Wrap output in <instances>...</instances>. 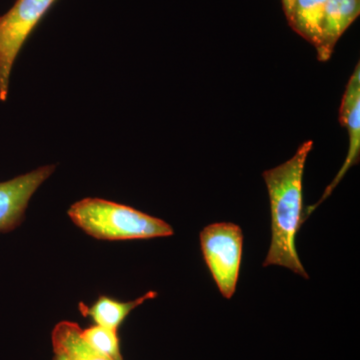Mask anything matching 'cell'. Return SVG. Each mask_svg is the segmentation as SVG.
I'll list each match as a JSON object with an SVG mask.
<instances>
[{
	"mask_svg": "<svg viewBox=\"0 0 360 360\" xmlns=\"http://www.w3.org/2000/svg\"><path fill=\"white\" fill-rule=\"evenodd\" d=\"M201 250L221 295L231 298L238 285L243 234L233 224H214L200 233Z\"/></svg>",
	"mask_w": 360,
	"mask_h": 360,
	"instance_id": "3957f363",
	"label": "cell"
},
{
	"mask_svg": "<svg viewBox=\"0 0 360 360\" xmlns=\"http://www.w3.org/2000/svg\"><path fill=\"white\" fill-rule=\"evenodd\" d=\"M56 0H16L0 18V101H6L15 59Z\"/></svg>",
	"mask_w": 360,
	"mask_h": 360,
	"instance_id": "277c9868",
	"label": "cell"
},
{
	"mask_svg": "<svg viewBox=\"0 0 360 360\" xmlns=\"http://www.w3.org/2000/svg\"><path fill=\"white\" fill-rule=\"evenodd\" d=\"M73 224L101 240L167 238L174 229L167 222L130 206L101 198H84L68 210Z\"/></svg>",
	"mask_w": 360,
	"mask_h": 360,
	"instance_id": "7a4b0ae2",
	"label": "cell"
},
{
	"mask_svg": "<svg viewBox=\"0 0 360 360\" xmlns=\"http://www.w3.org/2000/svg\"><path fill=\"white\" fill-rule=\"evenodd\" d=\"M340 122L343 127L347 129L348 137H349V148L347 158L340 172L333 180L330 186L326 189L321 200L316 205L310 206L307 210V215L310 214L322 201L326 200L333 189L338 186L340 180L343 179L345 174L352 165H356L359 160L360 153V65L359 63L355 66L354 73L349 78L347 85L342 101L340 108Z\"/></svg>",
	"mask_w": 360,
	"mask_h": 360,
	"instance_id": "8992f818",
	"label": "cell"
},
{
	"mask_svg": "<svg viewBox=\"0 0 360 360\" xmlns=\"http://www.w3.org/2000/svg\"><path fill=\"white\" fill-rule=\"evenodd\" d=\"M156 295L158 293L155 291H149L141 297L129 302H120L117 300H111L108 296H101L92 307H89L84 303H80L79 309L84 316L91 317L96 326L117 331L120 324L132 310L146 300L156 297Z\"/></svg>",
	"mask_w": 360,
	"mask_h": 360,
	"instance_id": "9c48e42d",
	"label": "cell"
},
{
	"mask_svg": "<svg viewBox=\"0 0 360 360\" xmlns=\"http://www.w3.org/2000/svg\"><path fill=\"white\" fill-rule=\"evenodd\" d=\"M53 360H112L90 347L75 322L61 321L52 331Z\"/></svg>",
	"mask_w": 360,
	"mask_h": 360,
	"instance_id": "ba28073f",
	"label": "cell"
},
{
	"mask_svg": "<svg viewBox=\"0 0 360 360\" xmlns=\"http://www.w3.org/2000/svg\"><path fill=\"white\" fill-rule=\"evenodd\" d=\"M328 0H295L288 25L297 34L317 46L321 37V23Z\"/></svg>",
	"mask_w": 360,
	"mask_h": 360,
	"instance_id": "30bf717a",
	"label": "cell"
},
{
	"mask_svg": "<svg viewBox=\"0 0 360 360\" xmlns=\"http://www.w3.org/2000/svg\"><path fill=\"white\" fill-rule=\"evenodd\" d=\"M283 2V8L284 15H285L286 20H288V16H290L291 8H292L293 2L295 0H281Z\"/></svg>",
	"mask_w": 360,
	"mask_h": 360,
	"instance_id": "7c38bea8",
	"label": "cell"
},
{
	"mask_svg": "<svg viewBox=\"0 0 360 360\" xmlns=\"http://www.w3.org/2000/svg\"><path fill=\"white\" fill-rule=\"evenodd\" d=\"M360 13V0H328L321 23V37L315 47L317 58L328 61L338 40Z\"/></svg>",
	"mask_w": 360,
	"mask_h": 360,
	"instance_id": "52a82bcc",
	"label": "cell"
},
{
	"mask_svg": "<svg viewBox=\"0 0 360 360\" xmlns=\"http://www.w3.org/2000/svg\"><path fill=\"white\" fill-rule=\"evenodd\" d=\"M82 336L90 347L94 348L99 354L112 360H123L116 331L96 326L82 330Z\"/></svg>",
	"mask_w": 360,
	"mask_h": 360,
	"instance_id": "8fae6325",
	"label": "cell"
},
{
	"mask_svg": "<svg viewBox=\"0 0 360 360\" xmlns=\"http://www.w3.org/2000/svg\"><path fill=\"white\" fill-rule=\"evenodd\" d=\"M54 170V165H46L0 182V233L13 231L21 224L33 194Z\"/></svg>",
	"mask_w": 360,
	"mask_h": 360,
	"instance_id": "5b68a950",
	"label": "cell"
},
{
	"mask_svg": "<svg viewBox=\"0 0 360 360\" xmlns=\"http://www.w3.org/2000/svg\"><path fill=\"white\" fill-rule=\"evenodd\" d=\"M314 142L305 141L290 160L264 174L271 212V243L264 266L279 265L309 278L298 257L295 238L302 224V179Z\"/></svg>",
	"mask_w": 360,
	"mask_h": 360,
	"instance_id": "6da1fadb",
	"label": "cell"
}]
</instances>
